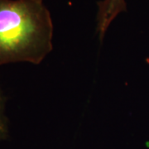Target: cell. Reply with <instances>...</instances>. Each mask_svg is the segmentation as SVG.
Here are the masks:
<instances>
[{"mask_svg": "<svg viewBox=\"0 0 149 149\" xmlns=\"http://www.w3.org/2000/svg\"><path fill=\"white\" fill-rule=\"evenodd\" d=\"M53 32L42 0H0V65L40 64L53 49Z\"/></svg>", "mask_w": 149, "mask_h": 149, "instance_id": "1", "label": "cell"}, {"mask_svg": "<svg viewBox=\"0 0 149 149\" xmlns=\"http://www.w3.org/2000/svg\"><path fill=\"white\" fill-rule=\"evenodd\" d=\"M126 11V0H101L98 3L97 32L100 39L104 37L113 20L120 13Z\"/></svg>", "mask_w": 149, "mask_h": 149, "instance_id": "2", "label": "cell"}, {"mask_svg": "<svg viewBox=\"0 0 149 149\" xmlns=\"http://www.w3.org/2000/svg\"><path fill=\"white\" fill-rule=\"evenodd\" d=\"M8 134V124L5 115V97L0 89V140L6 139Z\"/></svg>", "mask_w": 149, "mask_h": 149, "instance_id": "3", "label": "cell"}, {"mask_svg": "<svg viewBox=\"0 0 149 149\" xmlns=\"http://www.w3.org/2000/svg\"><path fill=\"white\" fill-rule=\"evenodd\" d=\"M42 1H44V0H42Z\"/></svg>", "mask_w": 149, "mask_h": 149, "instance_id": "4", "label": "cell"}]
</instances>
